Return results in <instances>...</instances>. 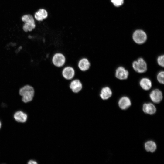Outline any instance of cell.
<instances>
[{
	"label": "cell",
	"mask_w": 164,
	"mask_h": 164,
	"mask_svg": "<svg viewBox=\"0 0 164 164\" xmlns=\"http://www.w3.org/2000/svg\"><path fill=\"white\" fill-rule=\"evenodd\" d=\"M1 122L0 121V129L1 128Z\"/></svg>",
	"instance_id": "603a6c76"
},
{
	"label": "cell",
	"mask_w": 164,
	"mask_h": 164,
	"mask_svg": "<svg viewBox=\"0 0 164 164\" xmlns=\"http://www.w3.org/2000/svg\"><path fill=\"white\" fill-rule=\"evenodd\" d=\"M28 164H37V162L35 161L34 160H30L28 162Z\"/></svg>",
	"instance_id": "7402d4cb"
},
{
	"label": "cell",
	"mask_w": 164,
	"mask_h": 164,
	"mask_svg": "<svg viewBox=\"0 0 164 164\" xmlns=\"http://www.w3.org/2000/svg\"><path fill=\"white\" fill-rule=\"evenodd\" d=\"M151 100L155 103H159L163 97L162 91L158 89H155L152 90L149 95Z\"/></svg>",
	"instance_id": "52a82bcc"
},
{
	"label": "cell",
	"mask_w": 164,
	"mask_h": 164,
	"mask_svg": "<svg viewBox=\"0 0 164 164\" xmlns=\"http://www.w3.org/2000/svg\"><path fill=\"white\" fill-rule=\"evenodd\" d=\"M22 20L25 22L35 23L34 19L33 16L30 15H26L22 18Z\"/></svg>",
	"instance_id": "ac0fdd59"
},
{
	"label": "cell",
	"mask_w": 164,
	"mask_h": 164,
	"mask_svg": "<svg viewBox=\"0 0 164 164\" xmlns=\"http://www.w3.org/2000/svg\"><path fill=\"white\" fill-rule=\"evenodd\" d=\"M62 74L65 79L71 80L74 78L75 70L74 68L71 66H64L62 70Z\"/></svg>",
	"instance_id": "5b68a950"
},
{
	"label": "cell",
	"mask_w": 164,
	"mask_h": 164,
	"mask_svg": "<svg viewBox=\"0 0 164 164\" xmlns=\"http://www.w3.org/2000/svg\"><path fill=\"white\" fill-rule=\"evenodd\" d=\"M36 27L35 23L25 22L23 26V29L25 32L31 31Z\"/></svg>",
	"instance_id": "e0dca14e"
},
{
	"label": "cell",
	"mask_w": 164,
	"mask_h": 164,
	"mask_svg": "<svg viewBox=\"0 0 164 164\" xmlns=\"http://www.w3.org/2000/svg\"><path fill=\"white\" fill-rule=\"evenodd\" d=\"M142 110L144 113L150 115L154 114L156 111L155 105L151 103L144 104L143 105Z\"/></svg>",
	"instance_id": "7c38bea8"
},
{
	"label": "cell",
	"mask_w": 164,
	"mask_h": 164,
	"mask_svg": "<svg viewBox=\"0 0 164 164\" xmlns=\"http://www.w3.org/2000/svg\"><path fill=\"white\" fill-rule=\"evenodd\" d=\"M77 66L80 70L86 71L89 69L91 63L88 59L86 57H83L78 61Z\"/></svg>",
	"instance_id": "ba28073f"
},
{
	"label": "cell",
	"mask_w": 164,
	"mask_h": 164,
	"mask_svg": "<svg viewBox=\"0 0 164 164\" xmlns=\"http://www.w3.org/2000/svg\"><path fill=\"white\" fill-rule=\"evenodd\" d=\"M164 56L163 55H160L158 56L157 59V61L158 64L160 66L164 67Z\"/></svg>",
	"instance_id": "44dd1931"
},
{
	"label": "cell",
	"mask_w": 164,
	"mask_h": 164,
	"mask_svg": "<svg viewBox=\"0 0 164 164\" xmlns=\"http://www.w3.org/2000/svg\"><path fill=\"white\" fill-rule=\"evenodd\" d=\"M53 64L57 67H63L65 64L66 59L64 55L60 52L54 53L51 59Z\"/></svg>",
	"instance_id": "7a4b0ae2"
},
{
	"label": "cell",
	"mask_w": 164,
	"mask_h": 164,
	"mask_svg": "<svg viewBox=\"0 0 164 164\" xmlns=\"http://www.w3.org/2000/svg\"><path fill=\"white\" fill-rule=\"evenodd\" d=\"M130 99L126 96L121 97L119 100L118 104L120 108L122 110H125L129 108L131 105Z\"/></svg>",
	"instance_id": "8fae6325"
},
{
	"label": "cell",
	"mask_w": 164,
	"mask_h": 164,
	"mask_svg": "<svg viewBox=\"0 0 164 164\" xmlns=\"http://www.w3.org/2000/svg\"><path fill=\"white\" fill-rule=\"evenodd\" d=\"M48 16L47 11L44 9H39L34 15L36 19L38 21H42L46 18Z\"/></svg>",
	"instance_id": "5bb4252c"
},
{
	"label": "cell",
	"mask_w": 164,
	"mask_h": 164,
	"mask_svg": "<svg viewBox=\"0 0 164 164\" xmlns=\"http://www.w3.org/2000/svg\"><path fill=\"white\" fill-rule=\"evenodd\" d=\"M112 94L111 89L108 87L102 88L100 91L99 95L101 98L103 100L109 98Z\"/></svg>",
	"instance_id": "4fadbf2b"
},
{
	"label": "cell",
	"mask_w": 164,
	"mask_h": 164,
	"mask_svg": "<svg viewBox=\"0 0 164 164\" xmlns=\"http://www.w3.org/2000/svg\"><path fill=\"white\" fill-rule=\"evenodd\" d=\"M19 95L22 97V101L25 103L32 101L34 97L35 91L33 87L29 85H26L20 88Z\"/></svg>",
	"instance_id": "6da1fadb"
},
{
	"label": "cell",
	"mask_w": 164,
	"mask_h": 164,
	"mask_svg": "<svg viewBox=\"0 0 164 164\" xmlns=\"http://www.w3.org/2000/svg\"><path fill=\"white\" fill-rule=\"evenodd\" d=\"M128 75V71L123 67H118L116 70L115 76L116 78L120 80L127 79Z\"/></svg>",
	"instance_id": "9c48e42d"
},
{
	"label": "cell",
	"mask_w": 164,
	"mask_h": 164,
	"mask_svg": "<svg viewBox=\"0 0 164 164\" xmlns=\"http://www.w3.org/2000/svg\"><path fill=\"white\" fill-rule=\"evenodd\" d=\"M14 118L15 120L18 122L25 123L27 119V114L23 111H19L14 114Z\"/></svg>",
	"instance_id": "30bf717a"
},
{
	"label": "cell",
	"mask_w": 164,
	"mask_h": 164,
	"mask_svg": "<svg viewBox=\"0 0 164 164\" xmlns=\"http://www.w3.org/2000/svg\"><path fill=\"white\" fill-rule=\"evenodd\" d=\"M132 67L136 72L142 73L146 72L147 70V65L146 62L142 58H139L132 63Z\"/></svg>",
	"instance_id": "3957f363"
},
{
	"label": "cell",
	"mask_w": 164,
	"mask_h": 164,
	"mask_svg": "<svg viewBox=\"0 0 164 164\" xmlns=\"http://www.w3.org/2000/svg\"><path fill=\"white\" fill-rule=\"evenodd\" d=\"M164 72L162 71L159 72L157 75V78L158 82L161 84H164Z\"/></svg>",
	"instance_id": "d6986e66"
},
{
	"label": "cell",
	"mask_w": 164,
	"mask_h": 164,
	"mask_svg": "<svg viewBox=\"0 0 164 164\" xmlns=\"http://www.w3.org/2000/svg\"><path fill=\"white\" fill-rule=\"evenodd\" d=\"M69 87L73 93H77L82 90L83 85L82 82L79 79L73 78L70 80Z\"/></svg>",
	"instance_id": "8992f818"
},
{
	"label": "cell",
	"mask_w": 164,
	"mask_h": 164,
	"mask_svg": "<svg viewBox=\"0 0 164 164\" xmlns=\"http://www.w3.org/2000/svg\"><path fill=\"white\" fill-rule=\"evenodd\" d=\"M111 2L116 7L121 5L124 3V0H111Z\"/></svg>",
	"instance_id": "ffe728a7"
},
{
	"label": "cell",
	"mask_w": 164,
	"mask_h": 164,
	"mask_svg": "<svg viewBox=\"0 0 164 164\" xmlns=\"http://www.w3.org/2000/svg\"><path fill=\"white\" fill-rule=\"evenodd\" d=\"M133 40L138 44H142L144 43L147 39L146 33L143 30H137L135 31L133 34Z\"/></svg>",
	"instance_id": "277c9868"
},
{
	"label": "cell",
	"mask_w": 164,
	"mask_h": 164,
	"mask_svg": "<svg viewBox=\"0 0 164 164\" xmlns=\"http://www.w3.org/2000/svg\"><path fill=\"white\" fill-rule=\"evenodd\" d=\"M145 147L147 151L153 152L156 150L157 146L155 142L152 141H149L145 143Z\"/></svg>",
	"instance_id": "2e32d148"
},
{
	"label": "cell",
	"mask_w": 164,
	"mask_h": 164,
	"mask_svg": "<svg viewBox=\"0 0 164 164\" xmlns=\"http://www.w3.org/2000/svg\"><path fill=\"white\" fill-rule=\"evenodd\" d=\"M140 85L142 89L145 90H148L151 88L152 83L150 79L147 78H144L141 80Z\"/></svg>",
	"instance_id": "9a60e30c"
}]
</instances>
